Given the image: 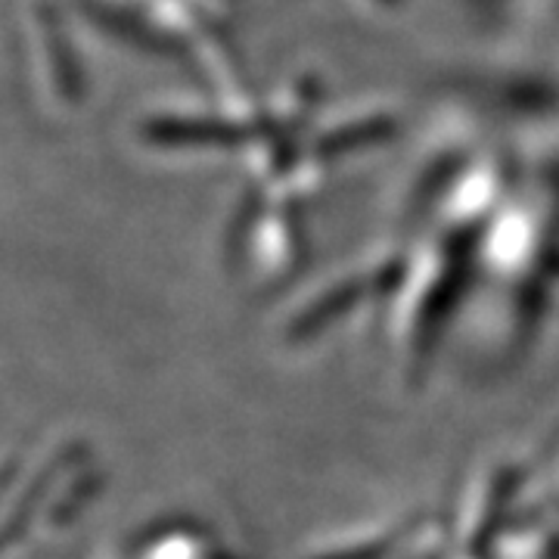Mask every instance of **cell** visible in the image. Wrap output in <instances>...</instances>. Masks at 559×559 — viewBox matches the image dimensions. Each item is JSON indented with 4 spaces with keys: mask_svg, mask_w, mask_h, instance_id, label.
Here are the masks:
<instances>
[{
    "mask_svg": "<svg viewBox=\"0 0 559 559\" xmlns=\"http://www.w3.org/2000/svg\"><path fill=\"white\" fill-rule=\"evenodd\" d=\"M392 274H399V264L395 261L392 264H377L370 271H352V274L336 280L333 286L320 289L318 296H311L301 308H296V314H293L289 326H286L289 330V340H311L320 326H330L340 314L352 311L364 296H370L373 293V283H389Z\"/></svg>",
    "mask_w": 559,
    "mask_h": 559,
    "instance_id": "2",
    "label": "cell"
},
{
    "mask_svg": "<svg viewBox=\"0 0 559 559\" xmlns=\"http://www.w3.org/2000/svg\"><path fill=\"white\" fill-rule=\"evenodd\" d=\"M395 544V532H380V535H364V538L342 540L333 547H320L314 557L308 559H385Z\"/></svg>",
    "mask_w": 559,
    "mask_h": 559,
    "instance_id": "4",
    "label": "cell"
},
{
    "mask_svg": "<svg viewBox=\"0 0 559 559\" xmlns=\"http://www.w3.org/2000/svg\"><path fill=\"white\" fill-rule=\"evenodd\" d=\"M559 532L554 520L525 522L522 535H507L498 547V559H557Z\"/></svg>",
    "mask_w": 559,
    "mask_h": 559,
    "instance_id": "3",
    "label": "cell"
},
{
    "mask_svg": "<svg viewBox=\"0 0 559 559\" xmlns=\"http://www.w3.org/2000/svg\"><path fill=\"white\" fill-rule=\"evenodd\" d=\"M460 259L448 246L429 249L423 264H414L407 277L395 289V311H392V342L401 367L407 373H419L426 358L439 340L441 320L457 296Z\"/></svg>",
    "mask_w": 559,
    "mask_h": 559,
    "instance_id": "1",
    "label": "cell"
}]
</instances>
